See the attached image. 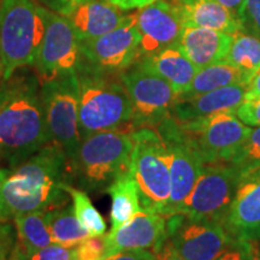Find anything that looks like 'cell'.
Here are the masks:
<instances>
[{
  "mask_svg": "<svg viewBox=\"0 0 260 260\" xmlns=\"http://www.w3.org/2000/svg\"><path fill=\"white\" fill-rule=\"evenodd\" d=\"M68 158L54 144H48L17 167L4 169L0 181V223L31 211L51 210L65 203L63 184Z\"/></svg>",
  "mask_w": 260,
  "mask_h": 260,
  "instance_id": "6da1fadb",
  "label": "cell"
},
{
  "mask_svg": "<svg viewBox=\"0 0 260 260\" xmlns=\"http://www.w3.org/2000/svg\"><path fill=\"white\" fill-rule=\"evenodd\" d=\"M50 142L40 98V80L31 73L3 83L0 100V161L10 168L27 160Z\"/></svg>",
  "mask_w": 260,
  "mask_h": 260,
  "instance_id": "7a4b0ae2",
  "label": "cell"
},
{
  "mask_svg": "<svg viewBox=\"0 0 260 260\" xmlns=\"http://www.w3.org/2000/svg\"><path fill=\"white\" fill-rule=\"evenodd\" d=\"M133 139L128 130H110L81 140L68 159V183L84 191H100L130 171Z\"/></svg>",
  "mask_w": 260,
  "mask_h": 260,
  "instance_id": "3957f363",
  "label": "cell"
},
{
  "mask_svg": "<svg viewBox=\"0 0 260 260\" xmlns=\"http://www.w3.org/2000/svg\"><path fill=\"white\" fill-rule=\"evenodd\" d=\"M76 74L81 139L110 130L132 132V103L118 75L99 73L82 64Z\"/></svg>",
  "mask_w": 260,
  "mask_h": 260,
  "instance_id": "277c9868",
  "label": "cell"
},
{
  "mask_svg": "<svg viewBox=\"0 0 260 260\" xmlns=\"http://www.w3.org/2000/svg\"><path fill=\"white\" fill-rule=\"evenodd\" d=\"M45 32L44 6L35 0H0V67L3 80L34 67Z\"/></svg>",
  "mask_w": 260,
  "mask_h": 260,
  "instance_id": "5b68a950",
  "label": "cell"
},
{
  "mask_svg": "<svg viewBox=\"0 0 260 260\" xmlns=\"http://www.w3.org/2000/svg\"><path fill=\"white\" fill-rule=\"evenodd\" d=\"M130 172L138 184L142 210L164 216L171 194L168 155L157 130L141 128L132 132Z\"/></svg>",
  "mask_w": 260,
  "mask_h": 260,
  "instance_id": "8992f818",
  "label": "cell"
},
{
  "mask_svg": "<svg viewBox=\"0 0 260 260\" xmlns=\"http://www.w3.org/2000/svg\"><path fill=\"white\" fill-rule=\"evenodd\" d=\"M40 98L50 142L63 149L70 159L82 140L77 74L69 73L40 81Z\"/></svg>",
  "mask_w": 260,
  "mask_h": 260,
  "instance_id": "52a82bcc",
  "label": "cell"
},
{
  "mask_svg": "<svg viewBox=\"0 0 260 260\" xmlns=\"http://www.w3.org/2000/svg\"><path fill=\"white\" fill-rule=\"evenodd\" d=\"M118 79L128 93L133 107L130 128L155 129L171 116L177 94L167 81L135 61L118 74Z\"/></svg>",
  "mask_w": 260,
  "mask_h": 260,
  "instance_id": "ba28073f",
  "label": "cell"
},
{
  "mask_svg": "<svg viewBox=\"0 0 260 260\" xmlns=\"http://www.w3.org/2000/svg\"><path fill=\"white\" fill-rule=\"evenodd\" d=\"M241 180V171L232 161L205 165L177 213L223 224Z\"/></svg>",
  "mask_w": 260,
  "mask_h": 260,
  "instance_id": "9c48e42d",
  "label": "cell"
},
{
  "mask_svg": "<svg viewBox=\"0 0 260 260\" xmlns=\"http://www.w3.org/2000/svg\"><path fill=\"white\" fill-rule=\"evenodd\" d=\"M168 155L171 178V194L164 217L174 216L180 211L198 178L204 170V161L190 141L187 133L169 116L157 128Z\"/></svg>",
  "mask_w": 260,
  "mask_h": 260,
  "instance_id": "30bf717a",
  "label": "cell"
},
{
  "mask_svg": "<svg viewBox=\"0 0 260 260\" xmlns=\"http://www.w3.org/2000/svg\"><path fill=\"white\" fill-rule=\"evenodd\" d=\"M140 41L136 12H129L116 29L93 40L80 42L81 64L99 73L118 75L140 58Z\"/></svg>",
  "mask_w": 260,
  "mask_h": 260,
  "instance_id": "8fae6325",
  "label": "cell"
},
{
  "mask_svg": "<svg viewBox=\"0 0 260 260\" xmlns=\"http://www.w3.org/2000/svg\"><path fill=\"white\" fill-rule=\"evenodd\" d=\"M44 16V38L34 64L39 80L76 73L82 61V54L80 40L69 18L45 8Z\"/></svg>",
  "mask_w": 260,
  "mask_h": 260,
  "instance_id": "7c38bea8",
  "label": "cell"
},
{
  "mask_svg": "<svg viewBox=\"0 0 260 260\" xmlns=\"http://www.w3.org/2000/svg\"><path fill=\"white\" fill-rule=\"evenodd\" d=\"M181 128L189 136L205 165L232 160L252 130L235 112L216 113Z\"/></svg>",
  "mask_w": 260,
  "mask_h": 260,
  "instance_id": "4fadbf2b",
  "label": "cell"
},
{
  "mask_svg": "<svg viewBox=\"0 0 260 260\" xmlns=\"http://www.w3.org/2000/svg\"><path fill=\"white\" fill-rule=\"evenodd\" d=\"M167 240L187 260H213L232 237L223 224L177 213L167 218Z\"/></svg>",
  "mask_w": 260,
  "mask_h": 260,
  "instance_id": "5bb4252c",
  "label": "cell"
},
{
  "mask_svg": "<svg viewBox=\"0 0 260 260\" xmlns=\"http://www.w3.org/2000/svg\"><path fill=\"white\" fill-rule=\"evenodd\" d=\"M141 37L140 58L177 46L184 24L177 10L168 0H157L136 11Z\"/></svg>",
  "mask_w": 260,
  "mask_h": 260,
  "instance_id": "9a60e30c",
  "label": "cell"
},
{
  "mask_svg": "<svg viewBox=\"0 0 260 260\" xmlns=\"http://www.w3.org/2000/svg\"><path fill=\"white\" fill-rule=\"evenodd\" d=\"M223 226L232 239L260 241V170L242 177Z\"/></svg>",
  "mask_w": 260,
  "mask_h": 260,
  "instance_id": "2e32d148",
  "label": "cell"
},
{
  "mask_svg": "<svg viewBox=\"0 0 260 260\" xmlns=\"http://www.w3.org/2000/svg\"><path fill=\"white\" fill-rule=\"evenodd\" d=\"M106 239V258L130 249H153L154 253L167 240V218L159 213L141 210Z\"/></svg>",
  "mask_w": 260,
  "mask_h": 260,
  "instance_id": "e0dca14e",
  "label": "cell"
},
{
  "mask_svg": "<svg viewBox=\"0 0 260 260\" xmlns=\"http://www.w3.org/2000/svg\"><path fill=\"white\" fill-rule=\"evenodd\" d=\"M247 92V84H235L188 99H176L171 115L178 125H187L220 112H235Z\"/></svg>",
  "mask_w": 260,
  "mask_h": 260,
  "instance_id": "ac0fdd59",
  "label": "cell"
},
{
  "mask_svg": "<svg viewBox=\"0 0 260 260\" xmlns=\"http://www.w3.org/2000/svg\"><path fill=\"white\" fill-rule=\"evenodd\" d=\"M128 12L110 0H84L67 16L80 42L93 40L113 30L124 21Z\"/></svg>",
  "mask_w": 260,
  "mask_h": 260,
  "instance_id": "d6986e66",
  "label": "cell"
},
{
  "mask_svg": "<svg viewBox=\"0 0 260 260\" xmlns=\"http://www.w3.org/2000/svg\"><path fill=\"white\" fill-rule=\"evenodd\" d=\"M233 35L204 27L184 25L177 47L198 69L220 63L225 58Z\"/></svg>",
  "mask_w": 260,
  "mask_h": 260,
  "instance_id": "ffe728a7",
  "label": "cell"
},
{
  "mask_svg": "<svg viewBox=\"0 0 260 260\" xmlns=\"http://www.w3.org/2000/svg\"><path fill=\"white\" fill-rule=\"evenodd\" d=\"M177 10L184 25L204 27L234 35L242 30L235 14L217 0H168Z\"/></svg>",
  "mask_w": 260,
  "mask_h": 260,
  "instance_id": "44dd1931",
  "label": "cell"
},
{
  "mask_svg": "<svg viewBox=\"0 0 260 260\" xmlns=\"http://www.w3.org/2000/svg\"><path fill=\"white\" fill-rule=\"evenodd\" d=\"M136 61L167 81L177 96L189 88L191 81L199 70L177 46L168 47L154 54L141 57Z\"/></svg>",
  "mask_w": 260,
  "mask_h": 260,
  "instance_id": "7402d4cb",
  "label": "cell"
},
{
  "mask_svg": "<svg viewBox=\"0 0 260 260\" xmlns=\"http://www.w3.org/2000/svg\"><path fill=\"white\" fill-rule=\"evenodd\" d=\"M105 191L111 198L110 232H115L142 210L138 184L130 171L113 181Z\"/></svg>",
  "mask_w": 260,
  "mask_h": 260,
  "instance_id": "603a6c76",
  "label": "cell"
},
{
  "mask_svg": "<svg viewBox=\"0 0 260 260\" xmlns=\"http://www.w3.org/2000/svg\"><path fill=\"white\" fill-rule=\"evenodd\" d=\"M249 79L241 70L234 65L220 61V63L209 65L198 70L197 75L191 81L189 88L177 99H188L201 94L212 92V90L224 88V87L235 86V84H247Z\"/></svg>",
  "mask_w": 260,
  "mask_h": 260,
  "instance_id": "cb8c5ba5",
  "label": "cell"
},
{
  "mask_svg": "<svg viewBox=\"0 0 260 260\" xmlns=\"http://www.w3.org/2000/svg\"><path fill=\"white\" fill-rule=\"evenodd\" d=\"M46 211H31L16 216L14 219L17 242L16 247L23 253H30L53 243L46 222Z\"/></svg>",
  "mask_w": 260,
  "mask_h": 260,
  "instance_id": "d4e9b609",
  "label": "cell"
},
{
  "mask_svg": "<svg viewBox=\"0 0 260 260\" xmlns=\"http://www.w3.org/2000/svg\"><path fill=\"white\" fill-rule=\"evenodd\" d=\"M45 214L52 241L56 245L74 247L90 236L75 214L74 207L61 205L47 210Z\"/></svg>",
  "mask_w": 260,
  "mask_h": 260,
  "instance_id": "484cf974",
  "label": "cell"
},
{
  "mask_svg": "<svg viewBox=\"0 0 260 260\" xmlns=\"http://www.w3.org/2000/svg\"><path fill=\"white\" fill-rule=\"evenodd\" d=\"M223 61L241 70L251 82L260 69V39L243 30L235 32Z\"/></svg>",
  "mask_w": 260,
  "mask_h": 260,
  "instance_id": "4316f807",
  "label": "cell"
},
{
  "mask_svg": "<svg viewBox=\"0 0 260 260\" xmlns=\"http://www.w3.org/2000/svg\"><path fill=\"white\" fill-rule=\"evenodd\" d=\"M63 189L71 198V200H73L75 214H76V217L79 218L84 229L89 233V235H105V220H104L102 214L99 213V211L94 207L87 191L80 189V188L73 187L69 183H64Z\"/></svg>",
  "mask_w": 260,
  "mask_h": 260,
  "instance_id": "83f0119b",
  "label": "cell"
},
{
  "mask_svg": "<svg viewBox=\"0 0 260 260\" xmlns=\"http://www.w3.org/2000/svg\"><path fill=\"white\" fill-rule=\"evenodd\" d=\"M230 161L239 168L242 177L260 170V126L251 130Z\"/></svg>",
  "mask_w": 260,
  "mask_h": 260,
  "instance_id": "f1b7e54d",
  "label": "cell"
},
{
  "mask_svg": "<svg viewBox=\"0 0 260 260\" xmlns=\"http://www.w3.org/2000/svg\"><path fill=\"white\" fill-rule=\"evenodd\" d=\"M75 247V246H74ZM74 247L52 245L30 253H23L16 247L12 248L10 260H74Z\"/></svg>",
  "mask_w": 260,
  "mask_h": 260,
  "instance_id": "f546056e",
  "label": "cell"
},
{
  "mask_svg": "<svg viewBox=\"0 0 260 260\" xmlns=\"http://www.w3.org/2000/svg\"><path fill=\"white\" fill-rule=\"evenodd\" d=\"M106 253L105 235L89 236L74 247V260H105Z\"/></svg>",
  "mask_w": 260,
  "mask_h": 260,
  "instance_id": "4dcf8cb0",
  "label": "cell"
},
{
  "mask_svg": "<svg viewBox=\"0 0 260 260\" xmlns=\"http://www.w3.org/2000/svg\"><path fill=\"white\" fill-rule=\"evenodd\" d=\"M236 16L243 31L260 39V0H245Z\"/></svg>",
  "mask_w": 260,
  "mask_h": 260,
  "instance_id": "1f68e13d",
  "label": "cell"
},
{
  "mask_svg": "<svg viewBox=\"0 0 260 260\" xmlns=\"http://www.w3.org/2000/svg\"><path fill=\"white\" fill-rule=\"evenodd\" d=\"M256 245V242L233 239L213 260H258Z\"/></svg>",
  "mask_w": 260,
  "mask_h": 260,
  "instance_id": "d6a6232c",
  "label": "cell"
},
{
  "mask_svg": "<svg viewBox=\"0 0 260 260\" xmlns=\"http://www.w3.org/2000/svg\"><path fill=\"white\" fill-rule=\"evenodd\" d=\"M235 115L247 126H260V95L245 98L236 109Z\"/></svg>",
  "mask_w": 260,
  "mask_h": 260,
  "instance_id": "836d02e7",
  "label": "cell"
},
{
  "mask_svg": "<svg viewBox=\"0 0 260 260\" xmlns=\"http://www.w3.org/2000/svg\"><path fill=\"white\" fill-rule=\"evenodd\" d=\"M105 260H157V254L152 249H130L107 256Z\"/></svg>",
  "mask_w": 260,
  "mask_h": 260,
  "instance_id": "e575fe53",
  "label": "cell"
},
{
  "mask_svg": "<svg viewBox=\"0 0 260 260\" xmlns=\"http://www.w3.org/2000/svg\"><path fill=\"white\" fill-rule=\"evenodd\" d=\"M15 243L12 241L11 228L0 223V260H6L11 254Z\"/></svg>",
  "mask_w": 260,
  "mask_h": 260,
  "instance_id": "d590c367",
  "label": "cell"
},
{
  "mask_svg": "<svg viewBox=\"0 0 260 260\" xmlns=\"http://www.w3.org/2000/svg\"><path fill=\"white\" fill-rule=\"evenodd\" d=\"M35 2L39 5L44 6L45 9H48L63 16L69 15L75 8L71 0H35Z\"/></svg>",
  "mask_w": 260,
  "mask_h": 260,
  "instance_id": "8d00e7d4",
  "label": "cell"
},
{
  "mask_svg": "<svg viewBox=\"0 0 260 260\" xmlns=\"http://www.w3.org/2000/svg\"><path fill=\"white\" fill-rule=\"evenodd\" d=\"M113 5L119 8L123 11L129 12L133 10H140L145 6H147L152 3L157 2V0H110Z\"/></svg>",
  "mask_w": 260,
  "mask_h": 260,
  "instance_id": "74e56055",
  "label": "cell"
},
{
  "mask_svg": "<svg viewBox=\"0 0 260 260\" xmlns=\"http://www.w3.org/2000/svg\"><path fill=\"white\" fill-rule=\"evenodd\" d=\"M158 260H187L183 256L178 254L176 249L171 246V243L165 240L160 248L155 252Z\"/></svg>",
  "mask_w": 260,
  "mask_h": 260,
  "instance_id": "f35d334b",
  "label": "cell"
},
{
  "mask_svg": "<svg viewBox=\"0 0 260 260\" xmlns=\"http://www.w3.org/2000/svg\"><path fill=\"white\" fill-rule=\"evenodd\" d=\"M260 95V69L258 70L253 79L251 80V82L248 83L247 86V92L245 98H251V96H256Z\"/></svg>",
  "mask_w": 260,
  "mask_h": 260,
  "instance_id": "ab89813d",
  "label": "cell"
},
{
  "mask_svg": "<svg viewBox=\"0 0 260 260\" xmlns=\"http://www.w3.org/2000/svg\"><path fill=\"white\" fill-rule=\"evenodd\" d=\"M217 2H218L220 5H223L224 8L229 10L230 12H233V14L236 15L245 0H217Z\"/></svg>",
  "mask_w": 260,
  "mask_h": 260,
  "instance_id": "60d3db41",
  "label": "cell"
},
{
  "mask_svg": "<svg viewBox=\"0 0 260 260\" xmlns=\"http://www.w3.org/2000/svg\"><path fill=\"white\" fill-rule=\"evenodd\" d=\"M256 258L260 260V241L258 242V245H256Z\"/></svg>",
  "mask_w": 260,
  "mask_h": 260,
  "instance_id": "b9f144b4",
  "label": "cell"
},
{
  "mask_svg": "<svg viewBox=\"0 0 260 260\" xmlns=\"http://www.w3.org/2000/svg\"><path fill=\"white\" fill-rule=\"evenodd\" d=\"M71 2H73V4L76 6L77 4H80V3H82V2H84V0H71Z\"/></svg>",
  "mask_w": 260,
  "mask_h": 260,
  "instance_id": "7bdbcfd3",
  "label": "cell"
},
{
  "mask_svg": "<svg viewBox=\"0 0 260 260\" xmlns=\"http://www.w3.org/2000/svg\"><path fill=\"white\" fill-rule=\"evenodd\" d=\"M2 95H3V84H0V100H2Z\"/></svg>",
  "mask_w": 260,
  "mask_h": 260,
  "instance_id": "ee69618b",
  "label": "cell"
},
{
  "mask_svg": "<svg viewBox=\"0 0 260 260\" xmlns=\"http://www.w3.org/2000/svg\"><path fill=\"white\" fill-rule=\"evenodd\" d=\"M3 172H4V169H0V181H2V177H3Z\"/></svg>",
  "mask_w": 260,
  "mask_h": 260,
  "instance_id": "f6af8a7d",
  "label": "cell"
},
{
  "mask_svg": "<svg viewBox=\"0 0 260 260\" xmlns=\"http://www.w3.org/2000/svg\"><path fill=\"white\" fill-rule=\"evenodd\" d=\"M0 76L3 77V73H2V67H0Z\"/></svg>",
  "mask_w": 260,
  "mask_h": 260,
  "instance_id": "bcb514c9",
  "label": "cell"
},
{
  "mask_svg": "<svg viewBox=\"0 0 260 260\" xmlns=\"http://www.w3.org/2000/svg\"><path fill=\"white\" fill-rule=\"evenodd\" d=\"M6 260H10V259H9V258H8V259H6Z\"/></svg>",
  "mask_w": 260,
  "mask_h": 260,
  "instance_id": "7dc6e473",
  "label": "cell"
},
{
  "mask_svg": "<svg viewBox=\"0 0 260 260\" xmlns=\"http://www.w3.org/2000/svg\"><path fill=\"white\" fill-rule=\"evenodd\" d=\"M157 260H158V259H157Z\"/></svg>",
  "mask_w": 260,
  "mask_h": 260,
  "instance_id": "c3c4849f",
  "label": "cell"
}]
</instances>
